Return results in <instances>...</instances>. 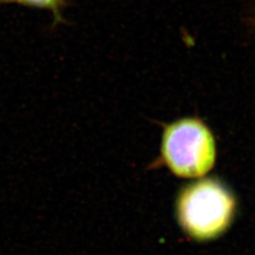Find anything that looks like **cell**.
I'll list each match as a JSON object with an SVG mask.
<instances>
[{
	"mask_svg": "<svg viewBox=\"0 0 255 255\" xmlns=\"http://www.w3.org/2000/svg\"><path fill=\"white\" fill-rule=\"evenodd\" d=\"M177 208L184 229L193 237L207 239L227 228L236 202L225 184L218 179L206 178L182 189Z\"/></svg>",
	"mask_w": 255,
	"mask_h": 255,
	"instance_id": "obj_2",
	"label": "cell"
},
{
	"mask_svg": "<svg viewBox=\"0 0 255 255\" xmlns=\"http://www.w3.org/2000/svg\"><path fill=\"white\" fill-rule=\"evenodd\" d=\"M18 4L30 8L46 9L52 13L54 25L64 23V9L67 7V0H0V5Z\"/></svg>",
	"mask_w": 255,
	"mask_h": 255,
	"instance_id": "obj_3",
	"label": "cell"
},
{
	"mask_svg": "<svg viewBox=\"0 0 255 255\" xmlns=\"http://www.w3.org/2000/svg\"><path fill=\"white\" fill-rule=\"evenodd\" d=\"M161 159L179 178H201L217 161V142L210 128L201 119L183 118L164 128Z\"/></svg>",
	"mask_w": 255,
	"mask_h": 255,
	"instance_id": "obj_1",
	"label": "cell"
}]
</instances>
